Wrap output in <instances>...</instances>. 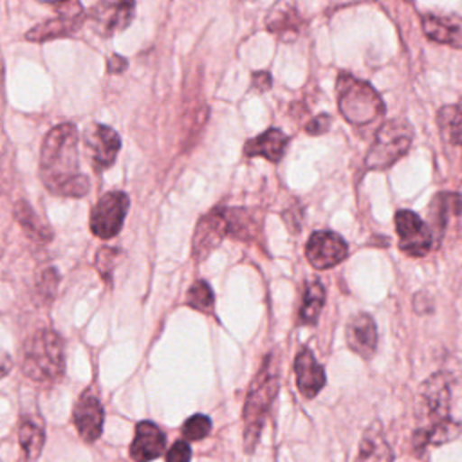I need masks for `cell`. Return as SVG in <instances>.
Instances as JSON below:
<instances>
[{"mask_svg": "<svg viewBox=\"0 0 462 462\" xmlns=\"http://www.w3.org/2000/svg\"><path fill=\"white\" fill-rule=\"evenodd\" d=\"M262 229V222L254 211L245 208H215L195 226L193 231V258L204 260L226 236L235 240H254Z\"/></svg>", "mask_w": 462, "mask_h": 462, "instance_id": "cell-3", "label": "cell"}, {"mask_svg": "<svg viewBox=\"0 0 462 462\" xmlns=\"http://www.w3.org/2000/svg\"><path fill=\"white\" fill-rule=\"evenodd\" d=\"M18 440L23 451L22 462H36L45 440L43 428L32 419H23L18 428Z\"/></svg>", "mask_w": 462, "mask_h": 462, "instance_id": "cell-25", "label": "cell"}, {"mask_svg": "<svg viewBox=\"0 0 462 462\" xmlns=\"http://www.w3.org/2000/svg\"><path fill=\"white\" fill-rule=\"evenodd\" d=\"M211 431V419L202 413L191 415L184 424H182V435L188 440H202L208 437Z\"/></svg>", "mask_w": 462, "mask_h": 462, "instance_id": "cell-28", "label": "cell"}, {"mask_svg": "<svg viewBox=\"0 0 462 462\" xmlns=\"http://www.w3.org/2000/svg\"><path fill=\"white\" fill-rule=\"evenodd\" d=\"M325 303V287L319 280H309L303 289V300L300 307V323L301 325H316L319 312Z\"/></svg>", "mask_w": 462, "mask_h": 462, "instance_id": "cell-24", "label": "cell"}, {"mask_svg": "<svg viewBox=\"0 0 462 462\" xmlns=\"http://www.w3.org/2000/svg\"><path fill=\"white\" fill-rule=\"evenodd\" d=\"M462 215V195L455 191H439L428 206V220H430V231L435 238V245L440 242L448 220L451 217Z\"/></svg>", "mask_w": 462, "mask_h": 462, "instance_id": "cell-20", "label": "cell"}, {"mask_svg": "<svg viewBox=\"0 0 462 462\" xmlns=\"http://www.w3.org/2000/svg\"><path fill=\"white\" fill-rule=\"evenodd\" d=\"M121 258V251L116 247H101L96 254V269L99 271V274L110 282L112 278V271L116 269L117 262Z\"/></svg>", "mask_w": 462, "mask_h": 462, "instance_id": "cell-29", "label": "cell"}, {"mask_svg": "<svg viewBox=\"0 0 462 462\" xmlns=\"http://www.w3.org/2000/svg\"><path fill=\"white\" fill-rule=\"evenodd\" d=\"M395 231L399 235V249L408 256H424L433 247L430 226L410 209H399L395 213Z\"/></svg>", "mask_w": 462, "mask_h": 462, "instance_id": "cell-11", "label": "cell"}, {"mask_svg": "<svg viewBox=\"0 0 462 462\" xmlns=\"http://www.w3.org/2000/svg\"><path fill=\"white\" fill-rule=\"evenodd\" d=\"M307 260L316 269H330L348 256L346 242L334 231H314L305 245Z\"/></svg>", "mask_w": 462, "mask_h": 462, "instance_id": "cell-13", "label": "cell"}, {"mask_svg": "<svg viewBox=\"0 0 462 462\" xmlns=\"http://www.w3.org/2000/svg\"><path fill=\"white\" fill-rule=\"evenodd\" d=\"M280 388V361L276 352L263 357L260 370L251 381L244 404V448L247 453L254 451L267 411Z\"/></svg>", "mask_w": 462, "mask_h": 462, "instance_id": "cell-4", "label": "cell"}, {"mask_svg": "<svg viewBox=\"0 0 462 462\" xmlns=\"http://www.w3.org/2000/svg\"><path fill=\"white\" fill-rule=\"evenodd\" d=\"M186 303L191 307V309H197L200 312H213V303H215V296H213V291L209 287L208 282L204 280H197L191 283V287L188 289V294H186Z\"/></svg>", "mask_w": 462, "mask_h": 462, "instance_id": "cell-27", "label": "cell"}, {"mask_svg": "<svg viewBox=\"0 0 462 462\" xmlns=\"http://www.w3.org/2000/svg\"><path fill=\"white\" fill-rule=\"evenodd\" d=\"M422 31L424 34L437 43L462 49V16L458 14H422Z\"/></svg>", "mask_w": 462, "mask_h": 462, "instance_id": "cell-17", "label": "cell"}, {"mask_svg": "<svg viewBox=\"0 0 462 462\" xmlns=\"http://www.w3.org/2000/svg\"><path fill=\"white\" fill-rule=\"evenodd\" d=\"M74 424L85 442H94L103 431V406L92 392L81 393L74 406Z\"/></svg>", "mask_w": 462, "mask_h": 462, "instance_id": "cell-15", "label": "cell"}, {"mask_svg": "<svg viewBox=\"0 0 462 462\" xmlns=\"http://www.w3.org/2000/svg\"><path fill=\"white\" fill-rule=\"evenodd\" d=\"M437 121L444 139L449 144L462 148V97L455 105L442 106L439 110Z\"/></svg>", "mask_w": 462, "mask_h": 462, "instance_id": "cell-26", "label": "cell"}, {"mask_svg": "<svg viewBox=\"0 0 462 462\" xmlns=\"http://www.w3.org/2000/svg\"><path fill=\"white\" fill-rule=\"evenodd\" d=\"M126 65H128L126 58H123V56H119V54H112V56L106 60V72H110V74H119V72H123V70L126 69Z\"/></svg>", "mask_w": 462, "mask_h": 462, "instance_id": "cell-34", "label": "cell"}, {"mask_svg": "<svg viewBox=\"0 0 462 462\" xmlns=\"http://www.w3.org/2000/svg\"><path fill=\"white\" fill-rule=\"evenodd\" d=\"M13 213L29 238H32L36 242H43V244L52 240V229L43 220H40V217L34 213V209L31 208L29 202L18 200L14 204Z\"/></svg>", "mask_w": 462, "mask_h": 462, "instance_id": "cell-23", "label": "cell"}, {"mask_svg": "<svg viewBox=\"0 0 462 462\" xmlns=\"http://www.w3.org/2000/svg\"><path fill=\"white\" fill-rule=\"evenodd\" d=\"M130 199L125 191L105 193L90 211V231L99 238H114L125 222Z\"/></svg>", "mask_w": 462, "mask_h": 462, "instance_id": "cell-8", "label": "cell"}, {"mask_svg": "<svg viewBox=\"0 0 462 462\" xmlns=\"http://www.w3.org/2000/svg\"><path fill=\"white\" fill-rule=\"evenodd\" d=\"M191 448L184 440H177L166 453L168 462H189Z\"/></svg>", "mask_w": 462, "mask_h": 462, "instance_id": "cell-31", "label": "cell"}, {"mask_svg": "<svg viewBox=\"0 0 462 462\" xmlns=\"http://www.w3.org/2000/svg\"><path fill=\"white\" fill-rule=\"evenodd\" d=\"M58 280H60V276H58V273H56V269H47L43 274H42V280H40V283H38V289H40V292L47 298V300H52V296H54V291H56V287H58Z\"/></svg>", "mask_w": 462, "mask_h": 462, "instance_id": "cell-30", "label": "cell"}, {"mask_svg": "<svg viewBox=\"0 0 462 462\" xmlns=\"http://www.w3.org/2000/svg\"><path fill=\"white\" fill-rule=\"evenodd\" d=\"M408 2H410V0H408Z\"/></svg>", "mask_w": 462, "mask_h": 462, "instance_id": "cell-36", "label": "cell"}, {"mask_svg": "<svg viewBox=\"0 0 462 462\" xmlns=\"http://www.w3.org/2000/svg\"><path fill=\"white\" fill-rule=\"evenodd\" d=\"M336 94L341 116L354 126L375 123L384 116V103L379 92L370 83L348 72H339Z\"/></svg>", "mask_w": 462, "mask_h": 462, "instance_id": "cell-6", "label": "cell"}, {"mask_svg": "<svg viewBox=\"0 0 462 462\" xmlns=\"http://www.w3.org/2000/svg\"><path fill=\"white\" fill-rule=\"evenodd\" d=\"M166 449V437L150 420H143L135 426V435L130 444V457L135 462H150L159 458Z\"/></svg>", "mask_w": 462, "mask_h": 462, "instance_id": "cell-19", "label": "cell"}, {"mask_svg": "<svg viewBox=\"0 0 462 462\" xmlns=\"http://www.w3.org/2000/svg\"><path fill=\"white\" fill-rule=\"evenodd\" d=\"M251 85L258 90V92H267L273 87V79L271 74L267 70H256L251 76Z\"/></svg>", "mask_w": 462, "mask_h": 462, "instance_id": "cell-33", "label": "cell"}, {"mask_svg": "<svg viewBox=\"0 0 462 462\" xmlns=\"http://www.w3.org/2000/svg\"><path fill=\"white\" fill-rule=\"evenodd\" d=\"M413 130L402 117H393L379 126L375 139L365 157L366 170H386L395 164L411 146Z\"/></svg>", "mask_w": 462, "mask_h": 462, "instance_id": "cell-7", "label": "cell"}, {"mask_svg": "<svg viewBox=\"0 0 462 462\" xmlns=\"http://www.w3.org/2000/svg\"><path fill=\"white\" fill-rule=\"evenodd\" d=\"M78 130L72 123L51 128L42 143L40 177L49 191L61 197H85L90 189L88 177L79 171Z\"/></svg>", "mask_w": 462, "mask_h": 462, "instance_id": "cell-1", "label": "cell"}, {"mask_svg": "<svg viewBox=\"0 0 462 462\" xmlns=\"http://www.w3.org/2000/svg\"><path fill=\"white\" fill-rule=\"evenodd\" d=\"M65 368L63 339L52 328L34 332L23 346V374L36 383H54Z\"/></svg>", "mask_w": 462, "mask_h": 462, "instance_id": "cell-5", "label": "cell"}, {"mask_svg": "<svg viewBox=\"0 0 462 462\" xmlns=\"http://www.w3.org/2000/svg\"><path fill=\"white\" fill-rule=\"evenodd\" d=\"M294 374H296V386L300 393L307 399L316 397L327 383L323 366L316 361L312 350L309 346H301L294 359Z\"/></svg>", "mask_w": 462, "mask_h": 462, "instance_id": "cell-16", "label": "cell"}, {"mask_svg": "<svg viewBox=\"0 0 462 462\" xmlns=\"http://www.w3.org/2000/svg\"><path fill=\"white\" fill-rule=\"evenodd\" d=\"M356 462H393V451L384 439L383 426L374 420L363 433Z\"/></svg>", "mask_w": 462, "mask_h": 462, "instance_id": "cell-22", "label": "cell"}, {"mask_svg": "<svg viewBox=\"0 0 462 462\" xmlns=\"http://www.w3.org/2000/svg\"><path fill=\"white\" fill-rule=\"evenodd\" d=\"M305 20L298 9L287 2L274 4L265 16V29L282 42H294L303 31Z\"/></svg>", "mask_w": 462, "mask_h": 462, "instance_id": "cell-18", "label": "cell"}, {"mask_svg": "<svg viewBox=\"0 0 462 462\" xmlns=\"http://www.w3.org/2000/svg\"><path fill=\"white\" fill-rule=\"evenodd\" d=\"M13 368V361H11V356L5 354V352H0V379L5 377Z\"/></svg>", "mask_w": 462, "mask_h": 462, "instance_id": "cell-35", "label": "cell"}, {"mask_svg": "<svg viewBox=\"0 0 462 462\" xmlns=\"http://www.w3.org/2000/svg\"><path fill=\"white\" fill-rule=\"evenodd\" d=\"M346 346L363 359H370L377 348V327L370 314H354L345 328Z\"/></svg>", "mask_w": 462, "mask_h": 462, "instance_id": "cell-14", "label": "cell"}, {"mask_svg": "<svg viewBox=\"0 0 462 462\" xmlns=\"http://www.w3.org/2000/svg\"><path fill=\"white\" fill-rule=\"evenodd\" d=\"M451 390L446 374H433L419 388L417 420L411 448L415 455H422L428 446L451 442L462 433V422H457L449 413Z\"/></svg>", "mask_w": 462, "mask_h": 462, "instance_id": "cell-2", "label": "cell"}, {"mask_svg": "<svg viewBox=\"0 0 462 462\" xmlns=\"http://www.w3.org/2000/svg\"><path fill=\"white\" fill-rule=\"evenodd\" d=\"M135 14V0H99L88 13L96 34L108 38L126 29Z\"/></svg>", "mask_w": 462, "mask_h": 462, "instance_id": "cell-10", "label": "cell"}, {"mask_svg": "<svg viewBox=\"0 0 462 462\" xmlns=\"http://www.w3.org/2000/svg\"><path fill=\"white\" fill-rule=\"evenodd\" d=\"M85 148L88 152L92 166L101 171L110 168L116 162V157L121 148V139L117 132L106 125L92 123L83 134Z\"/></svg>", "mask_w": 462, "mask_h": 462, "instance_id": "cell-12", "label": "cell"}, {"mask_svg": "<svg viewBox=\"0 0 462 462\" xmlns=\"http://www.w3.org/2000/svg\"><path fill=\"white\" fill-rule=\"evenodd\" d=\"M56 16L45 20L40 25H34L25 38L29 42H47L61 36L72 34L83 22L85 11L79 0H58L52 4Z\"/></svg>", "mask_w": 462, "mask_h": 462, "instance_id": "cell-9", "label": "cell"}, {"mask_svg": "<svg viewBox=\"0 0 462 462\" xmlns=\"http://www.w3.org/2000/svg\"><path fill=\"white\" fill-rule=\"evenodd\" d=\"M330 123H332V119L328 114H318L305 125V132L310 135H321L330 128Z\"/></svg>", "mask_w": 462, "mask_h": 462, "instance_id": "cell-32", "label": "cell"}, {"mask_svg": "<svg viewBox=\"0 0 462 462\" xmlns=\"http://www.w3.org/2000/svg\"><path fill=\"white\" fill-rule=\"evenodd\" d=\"M287 144H289V137L282 130L269 128L258 134L256 137L249 139L244 144V153L247 157H263L271 162H280Z\"/></svg>", "mask_w": 462, "mask_h": 462, "instance_id": "cell-21", "label": "cell"}]
</instances>
